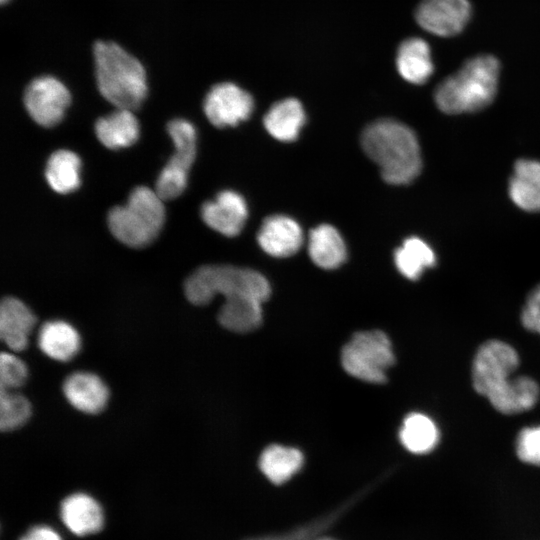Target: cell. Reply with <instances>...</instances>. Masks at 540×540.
I'll return each mask as SVG.
<instances>
[{
  "instance_id": "cell-1",
  "label": "cell",
  "mask_w": 540,
  "mask_h": 540,
  "mask_svg": "<svg viewBox=\"0 0 540 540\" xmlns=\"http://www.w3.org/2000/svg\"><path fill=\"white\" fill-rule=\"evenodd\" d=\"M361 146L389 184H409L421 172L422 158L417 136L402 122L380 119L369 124L361 134Z\"/></svg>"
},
{
  "instance_id": "cell-2",
  "label": "cell",
  "mask_w": 540,
  "mask_h": 540,
  "mask_svg": "<svg viewBox=\"0 0 540 540\" xmlns=\"http://www.w3.org/2000/svg\"><path fill=\"white\" fill-rule=\"evenodd\" d=\"M92 57L97 88L116 108L135 111L148 94L142 62L112 40H96Z\"/></svg>"
},
{
  "instance_id": "cell-3",
  "label": "cell",
  "mask_w": 540,
  "mask_h": 540,
  "mask_svg": "<svg viewBox=\"0 0 540 540\" xmlns=\"http://www.w3.org/2000/svg\"><path fill=\"white\" fill-rule=\"evenodd\" d=\"M499 75L497 58L492 55L475 56L437 85L435 104L446 114L480 111L494 100Z\"/></svg>"
},
{
  "instance_id": "cell-4",
  "label": "cell",
  "mask_w": 540,
  "mask_h": 540,
  "mask_svg": "<svg viewBox=\"0 0 540 540\" xmlns=\"http://www.w3.org/2000/svg\"><path fill=\"white\" fill-rule=\"evenodd\" d=\"M163 199L146 186L134 188L123 206L112 208L107 217L112 235L121 243L142 248L159 234L164 221Z\"/></svg>"
},
{
  "instance_id": "cell-5",
  "label": "cell",
  "mask_w": 540,
  "mask_h": 540,
  "mask_svg": "<svg viewBox=\"0 0 540 540\" xmlns=\"http://www.w3.org/2000/svg\"><path fill=\"white\" fill-rule=\"evenodd\" d=\"M184 292L195 305H206L214 296L224 298L234 295H251L262 302L271 293L270 284L259 272L231 265H204L195 270L185 281Z\"/></svg>"
},
{
  "instance_id": "cell-6",
  "label": "cell",
  "mask_w": 540,
  "mask_h": 540,
  "mask_svg": "<svg viewBox=\"0 0 540 540\" xmlns=\"http://www.w3.org/2000/svg\"><path fill=\"white\" fill-rule=\"evenodd\" d=\"M341 362L351 376L376 384L386 381V371L394 364L395 357L387 335L371 330L353 335L342 349Z\"/></svg>"
},
{
  "instance_id": "cell-7",
  "label": "cell",
  "mask_w": 540,
  "mask_h": 540,
  "mask_svg": "<svg viewBox=\"0 0 540 540\" xmlns=\"http://www.w3.org/2000/svg\"><path fill=\"white\" fill-rule=\"evenodd\" d=\"M519 355L508 343L488 340L477 350L472 363L475 391L489 400L506 389L519 366Z\"/></svg>"
},
{
  "instance_id": "cell-8",
  "label": "cell",
  "mask_w": 540,
  "mask_h": 540,
  "mask_svg": "<svg viewBox=\"0 0 540 540\" xmlns=\"http://www.w3.org/2000/svg\"><path fill=\"white\" fill-rule=\"evenodd\" d=\"M175 151L160 172L155 191L163 200L181 195L187 185L188 172L196 156V130L185 119H173L167 125Z\"/></svg>"
},
{
  "instance_id": "cell-9",
  "label": "cell",
  "mask_w": 540,
  "mask_h": 540,
  "mask_svg": "<svg viewBox=\"0 0 540 540\" xmlns=\"http://www.w3.org/2000/svg\"><path fill=\"white\" fill-rule=\"evenodd\" d=\"M23 103L37 124L53 127L63 119L71 103V94L66 85L55 76L41 75L27 84Z\"/></svg>"
},
{
  "instance_id": "cell-10",
  "label": "cell",
  "mask_w": 540,
  "mask_h": 540,
  "mask_svg": "<svg viewBox=\"0 0 540 540\" xmlns=\"http://www.w3.org/2000/svg\"><path fill=\"white\" fill-rule=\"evenodd\" d=\"M207 119L216 127L236 126L247 120L254 110L252 96L232 82L217 83L203 101Z\"/></svg>"
},
{
  "instance_id": "cell-11",
  "label": "cell",
  "mask_w": 540,
  "mask_h": 540,
  "mask_svg": "<svg viewBox=\"0 0 540 540\" xmlns=\"http://www.w3.org/2000/svg\"><path fill=\"white\" fill-rule=\"evenodd\" d=\"M471 12L468 0H422L416 8L415 19L427 32L450 37L465 28Z\"/></svg>"
},
{
  "instance_id": "cell-12",
  "label": "cell",
  "mask_w": 540,
  "mask_h": 540,
  "mask_svg": "<svg viewBox=\"0 0 540 540\" xmlns=\"http://www.w3.org/2000/svg\"><path fill=\"white\" fill-rule=\"evenodd\" d=\"M201 217L211 229L234 237L242 231L248 218L247 203L239 193L223 190L202 205Z\"/></svg>"
},
{
  "instance_id": "cell-13",
  "label": "cell",
  "mask_w": 540,
  "mask_h": 540,
  "mask_svg": "<svg viewBox=\"0 0 540 540\" xmlns=\"http://www.w3.org/2000/svg\"><path fill=\"white\" fill-rule=\"evenodd\" d=\"M257 241L264 252L273 257H289L302 246L303 232L300 225L286 215H271L264 219Z\"/></svg>"
},
{
  "instance_id": "cell-14",
  "label": "cell",
  "mask_w": 540,
  "mask_h": 540,
  "mask_svg": "<svg viewBox=\"0 0 540 540\" xmlns=\"http://www.w3.org/2000/svg\"><path fill=\"white\" fill-rule=\"evenodd\" d=\"M67 401L77 410L96 414L104 409L109 397L106 384L90 372H74L63 383Z\"/></svg>"
},
{
  "instance_id": "cell-15",
  "label": "cell",
  "mask_w": 540,
  "mask_h": 540,
  "mask_svg": "<svg viewBox=\"0 0 540 540\" xmlns=\"http://www.w3.org/2000/svg\"><path fill=\"white\" fill-rule=\"evenodd\" d=\"M36 318L19 299L6 297L0 305V337L12 351H22L28 345L29 334Z\"/></svg>"
},
{
  "instance_id": "cell-16",
  "label": "cell",
  "mask_w": 540,
  "mask_h": 540,
  "mask_svg": "<svg viewBox=\"0 0 540 540\" xmlns=\"http://www.w3.org/2000/svg\"><path fill=\"white\" fill-rule=\"evenodd\" d=\"M63 523L78 536L98 532L103 526V512L91 496L75 493L66 497L60 507Z\"/></svg>"
},
{
  "instance_id": "cell-17",
  "label": "cell",
  "mask_w": 540,
  "mask_h": 540,
  "mask_svg": "<svg viewBox=\"0 0 540 540\" xmlns=\"http://www.w3.org/2000/svg\"><path fill=\"white\" fill-rule=\"evenodd\" d=\"M508 192L513 203L527 212H540V162L519 159L509 180Z\"/></svg>"
},
{
  "instance_id": "cell-18",
  "label": "cell",
  "mask_w": 540,
  "mask_h": 540,
  "mask_svg": "<svg viewBox=\"0 0 540 540\" xmlns=\"http://www.w3.org/2000/svg\"><path fill=\"white\" fill-rule=\"evenodd\" d=\"M396 67L400 76L409 83H426L434 72L431 50L422 38L404 40L396 54Z\"/></svg>"
},
{
  "instance_id": "cell-19",
  "label": "cell",
  "mask_w": 540,
  "mask_h": 540,
  "mask_svg": "<svg viewBox=\"0 0 540 540\" xmlns=\"http://www.w3.org/2000/svg\"><path fill=\"white\" fill-rule=\"evenodd\" d=\"M139 123L132 110L116 108L95 123L98 140L109 149L131 146L139 137Z\"/></svg>"
},
{
  "instance_id": "cell-20",
  "label": "cell",
  "mask_w": 540,
  "mask_h": 540,
  "mask_svg": "<svg viewBox=\"0 0 540 540\" xmlns=\"http://www.w3.org/2000/svg\"><path fill=\"white\" fill-rule=\"evenodd\" d=\"M305 121L304 108L295 98H286L274 103L263 118L268 133L282 142L296 140Z\"/></svg>"
},
{
  "instance_id": "cell-21",
  "label": "cell",
  "mask_w": 540,
  "mask_h": 540,
  "mask_svg": "<svg viewBox=\"0 0 540 540\" xmlns=\"http://www.w3.org/2000/svg\"><path fill=\"white\" fill-rule=\"evenodd\" d=\"M262 301L251 295H234L225 298L218 313L219 323L236 333L257 329L262 322Z\"/></svg>"
},
{
  "instance_id": "cell-22",
  "label": "cell",
  "mask_w": 540,
  "mask_h": 540,
  "mask_svg": "<svg viewBox=\"0 0 540 540\" xmlns=\"http://www.w3.org/2000/svg\"><path fill=\"white\" fill-rule=\"evenodd\" d=\"M38 346L48 357L66 362L79 351L81 340L77 330L62 320L44 323L38 334Z\"/></svg>"
},
{
  "instance_id": "cell-23",
  "label": "cell",
  "mask_w": 540,
  "mask_h": 540,
  "mask_svg": "<svg viewBox=\"0 0 540 540\" xmlns=\"http://www.w3.org/2000/svg\"><path fill=\"white\" fill-rule=\"evenodd\" d=\"M308 254L320 268L335 269L345 262L347 250L338 230L332 225L321 224L309 233Z\"/></svg>"
},
{
  "instance_id": "cell-24",
  "label": "cell",
  "mask_w": 540,
  "mask_h": 540,
  "mask_svg": "<svg viewBox=\"0 0 540 540\" xmlns=\"http://www.w3.org/2000/svg\"><path fill=\"white\" fill-rule=\"evenodd\" d=\"M399 438L409 452L426 454L439 443L440 432L432 418L423 413L414 412L403 420Z\"/></svg>"
},
{
  "instance_id": "cell-25",
  "label": "cell",
  "mask_w": 540,
  "mask_h": 540,
  "mask_svg": "<svg viewBox=\"0 0 540 540\" xmlns=\"http://www.w3.org/2000/svg\"><path fill=\"white\" fill-rule=\"evenodd\" d=\"M539 396L538 383L529 376L520 375L515 376L511 385L489 402L500 413L513 415L533 408Z\"/></svg>"
},
{
  "instance_id": "cell-26",
  "label": "cell",
  "mask_w": 540,
  "mask_h": 540,
  "mask_svg": "<svg viewBox=\"0 0 540 540\" xmlns=\"http://www.w3.org/2000/svg\"><path fill=\"white\" fill-rule=\"evenodd\" d=\"M303 464L302 453L295 448L270 445L261 454L259 468L275 485L288 481Z\"/></svg>"
},
{
  "instance_id": "cell-27",
  "label": "cell",
  "mask_w": 540,
  "mask_h": 540,
  "mask_svg": "<svg viewBox=\"0 0 540 540\" xmlns=\"http://www.w3.org/2000/svg\"><path fill=\"white\" fill-rule=\"evenodd\" d=\"M81 160L69 150H57L47 161L45 177L50 187L57 193L67 194L80 185Z\"/></svg>"
},
{
  "instance_id": "cell-28",
  "label": "cell",
  "mask_w": 540,
  "mask_h": 540,
  "mask_svg": "<svg viewBox=\"0 0 540 540\" xmlns=\"http://www.w3.org/2000/svg\"><path fill=\"white\" fill-rule=\"evenodd\" d=\"M394 262L404 277L417 280L425 269L436 264V255L424 240L412 236L395 250Z\"/></svg>"
},
{
  "instance_id": "cell-29",
  "label": "cell",
  "mask_w": 540,
  "mask_h": 540,
  "mask_svg": "<svg viewBox=\"0 0 540 540\" xmlns=\"http://www.w3.org/2000/svg\"><path fill=\"white\" fill-rule=\"evenodd\" d=\"M31 416V405L27 398L11 390L0 392V429L11 431L23 426Z\"/></svg>"
},
{
  "instance_id": "cell-30",
  "label": "cell",
  "mask_w": 540,
  "mask_h": 540,
  "mask_svg": "<svg viewBox=\"0 0 540 540\" xmlns=\"http://www.w3.org/2000/svg\"><path fill=\"white\" fill-rule=\"evenodd\" d=\"M344 510L345 508L340 511H334L287 532L251 537L245 540H314L322 532L329 529L344 513Z\"/></svg>"
},
{
  "instance_id": "cell-31",
  "label": "cell",
  "mask_w": 540,
  "mask_h": 540,
  "mask_svg": "<svg viewBox=\"0 0 540 540\" xmlns=\"http://www.w3.org/2000/svg\"><path fill=\"white\" fill-rule=\"evenodd\" d=\"M25 363L11 353L2 352L0 356V387L12 390L22 386L27 378Z\"/></svg>"
},
{
  "instance_id": "cell-32",
  "label": "cell",
  "mask_w": 540,
  "mask_h": 540,
  "mask_svg": "<svg viewBox=\"0 0 540 540\" xmlns=\"http://www.w3.org/2000/svg\"><path fill=\"white\" fill-rule=\"evenodd\" d=\"M516 454L522 462L540 466V425L520 430L516 439Z\"/></svg>"
},
{
  "instance_id": "cell-33",
  "label": "cell",
  "mask_w": 540,
  "mask_h": 540,
  "mask_svg": "<svg viewBox=\"0 0 540 540\" xmlns=\"http://www.w3.org/2000/svg\"><path fill=\"white\" fill-rule=\"evenodd\" d=\"M522 325L540 335V284L531 290L521 312Z\"/></svg>"
},
{
  "instance_id": "cell-34",
  "label": "cell",
  "mask_w": 540,
  "mask_h": 540,
  "mask_svg": "<svg viewBox=\"0 0 540 540\" xmlns=\"http://www.w3.org/2000/svg\"><path fill=\"white\" fill-rule=\"evenodd\" d=\"M20 540H62L60 535L48 526L32 527Z\"/></svg>"
},
{
  "instance_id": "cell-35",
  "label": "cell",
  "mask_w": 540,
  "mask_h": 540,
  "mask_svg": "<svg viewBox=\"0 0 540 540\" xmlns=\"http://www.w3.org/2000/svg\"><path fill=\"white\" fill-rule=\"evenodd\" d=\"M11 0H0L2 5L8 4Z\"/></svg>"
},
{
  "instance_id": "cell-36",
  "label": "cell",
  "mask_w": 540,
  "mask_h": 540,
  "mask_svg": "<svg viewBox=\"0 0 540 540\" xmlns=\"http://www.w3.org/2000/svg\"><path fill=\"white\" fill-rule=\"evenodd\" d=\"M314 540H330V539H320V538H316Z\"/></svg>"
}]
</instances>
